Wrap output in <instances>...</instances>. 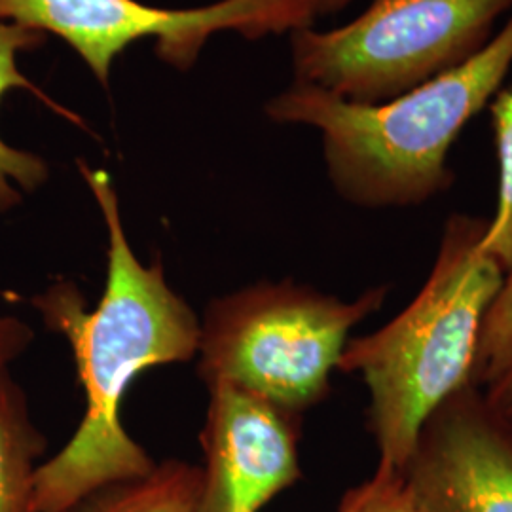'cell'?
<instances>
[{
	"label": "cell",
	"instance_id": "ba28073f",
	"mask_svg": "<svg viewBox=\"0 0 512 512\" xmlns=\"http://www.w3.org/2000/svg\"><path fill=\"white\" fill-rule=\"evenodd\" d=\"M403 473L427 512H512V433L469 385L423 425Z\"/></svg>",
	"mask_w": 512,
	"mask_h": 512
},
{
	"label": "cell",
	"instance_id": "e0dca14e",
	"mask_svg": "<svg viewBox=\"0 0 512 512\" xmlns=\"http://www.w3.org/2000/svg\"><path fill=\"white\" fill-rule=\"evenodd\" d=\"M310 2L313 18H321V16H332L340 10H344L351 0H308Z\"/></svg>",
	"mask_w": 512,
	"mask_h": 512
},
{
	"label": "cell",
	"instance_id": "4fadbf2b",
	"mask_svg": "<svg viewBox=\"0 0 512 512\" xmlns=\"http://www.w3.org/2000/svg\"><path fill=\"white\" fill-rule=\"evenodd\" d=\"M512 359V270L488 311L476 355L473 385L486 387Z\"/></svg>",
	"mask_w": 512,
	"mask_h": 512
},
{
	"label": "cell",
	"instance_id": "9c48e42d",
	"mask_svg": "<svg viewBox=\"0 0 512 512\" xmlns=\"http://www.w3.org/2000/svg\"><path fill=\"white\" fill-rule=\"evenodd\" d=\"M46 439L10 370H0V512H31L37 461Z\"/></svg>",
	"mask_w": 512,
	"mask_h": 512
},
{
	"label": "cell",
	"instance_id": "5bb4252c",
	"mask_svg": "<svg viewBox=\"0 0 512 512\" xmlns=\"http://www.w3.org/2000/svg\"><path fill=\"white\" fill-rule=\"evenodd\" d=\"M336 512H427L403 471L378 463L376 473L342 497Z\"/></svg>",
	"mask_w": 512,
	"mask_h": 512
},
{
	"label": "cell",
	"instance_id": "6da1fadb",
	"mask_svg": "<svg viewBox=\"0 0 512 512\" xmlns=\"http://www.w3.org/2000/svg\"><path fill=\"white\" fill-rule=\"evenodd\" d=\"M80 173L109 234L107 285L93 311L71 281L33 298L44 325L73 349L86 408L71 440L38 465L31 512H69L103 488L150 475L156 463L126 433L120 404L141 372L190 361L200 346V321L171 291L162 264L145 266L131 249L109 173L82 162Z\"/></svg>",
	"mask_w": 512,
	"mask_h": 512
},
{
	"label": "cell",
	"instance_id": "7c38bea8",
	"mask_svg": "<svg viewBox=\"0 0 512 512\" xmlns=\"http://www.w3.org/2000/svg\"><path fill=\"white\" fill-rule=\"evenodd\" d=\"M490 114L499 162V192L495 215L488 220L480 247L509 274L512 270V86L495 93Z\"/></svg>",
	"mask_w": 512,
	"mask_h": 512
},
{
	"label": "cell",
	"instance_id": "8992f818",
	"mask_svg": "<svg viewBox=\"0 0 512 512\" xmlns=\"http://www.w3.org/2000/svg\"><path fill=\"white\" fill-rule=\"evenodd\" d=\"M2 21L63 38L107 84L116 57L141 38H154L158 57L186 71L217 33L256 40L306 29L315 18L308 0H219L190 10L139 0H0Z\"/></svg>",
	"mask_w": 512,
	"mask_h": 512
},
{
	"label": "cell",
	"instance_id": "7a4b0ae2",
	"mask_svg": "<svg viewBox=\"0 0 512 512\" xmlns=\"http://www.w3.org/2000/svg\"><path fill=\"white\" fill-rule=\"evenodd\" d=\"M512 67V14L492 42L448 73L384 103H351L294 82L266 105L281 124L319 129L330 181L348 202L412 207L444 192L459 133L490 107Z\"/></svg>",
	"mask_w": 512,
	"mask_h": 512
},
{
	"label": "cell",
	"instance_id": "2e32d148",
	"mask_svg": "<svg viewBox=\"0 0 512 512\" xmlns=\"http://www.w3.org/2000/svg\"><path fill=\"white\" fill-rule=\"evenodd\" d=\"M482 397L490 412L512 433V359L494 382L484 387Z\"/></svg>",
	"mask_w": 512,
	"mask_h": 512
},
{
	"label": "cell",
	"instance_id": "30bf717a",
	"mask_svg": "<svg viewBox=\"0 0 512 512\" xmlns=\"http://www.w3.org/2000/svg\"><path fill=\"white\" fill-rule=\"evenodd\" d=\"M46 42V35L18 23H0V99L16 90H33L19 71L18 57ZM50 167L29 150L8 145L0 137V213H8L48 181Z\"/></svg>",
	"mask_w": 512,
	"mask_h": 512
},
{
	"label": "cell",
	"instance_id": "277c9868",
	"mask_svg": "<svg viewBox=\"0 0 512 512\" xmlns=\"http://www.w3.org/2000/svg\"><path fill=\"white\" fill-rule=\"evenodd\" d=\"M384 287L344 302L308 287L260 283L211 302L200 325V376L300 416L323 401L349 332L380 310Z\"/></svg>",
	"mask_w": 512,
	"mask_h": 512
},
{
	"label": "cell",
	"instance_id": "5b68a950",
	"mask_svg": "<svg viewBox=\"0 0 512 512\" xmlns=\"http://www.w3.org/2000/svg\"><path fill=\"white\" fill-rule=\"evenodd\" d=\"M512 0H370L330 31H294V82L376 105L448 73L495 37Z\"/></svg>",
	"mask_w": 512,
	"mask_h": 512
},
{
	"label": "cell",
	"instance_id": "52a82bcc",
	"mask_svg": "<svg viewBox=\"0 0 512 512\" xmlns=\"http://www.w3.org/2000/svg\"><path fill=\"white\" fill-rule=\"evenodd\" d=\"M209 391L198 512H258L300 478V416L232 385Z\"/></svg>",
	"mask_w": 512,
	"mask_h": 512
},
{
	"label": "cell",
	"instance_id": "9a60e30c",
	"mask_svg": "<svg viewBox=\"0 0 512 512\" xmlns=\"http://www.w3.org/2000/svg\"><path fill=\"white\" fill-rule=\"evenodd\" d=\"M33 329L16 315L0 313V370H8L31 346Z\"/></svg>",
	"mask_w": 512,
	"mask_h": 512
},
{
	"label": "cell",
	"instance_id": "8fae6325",
	"mask_svg": "<svg viewBox=\"0 0 512 512\" xmlns=\"http://www.w3.org/2000/svg\"><path fill=\"white\" fill-rule=\"evenodd\" d=\"M200 495L202 469L167 459L150 475L103 488L69 512H198Z\"/></svg>",
	"mask_w": 512,
	"mask_h": 512
},
{
	"label": "cell",
	"instance_id": "3957f363",
	"mask_svg": "<svg viewBox=\"0 0 512 512\" xmlns=\"http://www.w3.org/2000/svg\"><path fill=\"white\" fill-rule=\"evenodd\" d=\"M488 220L454 215L416 298L382 329L351 340L338 368L370 393L368 420L380 463L403 471L427 420L473 385L484 321L505 272L480 247Z\"/></svg>",
	"mask_w": 512,
	"mask_h": 512
}]
</instances>
